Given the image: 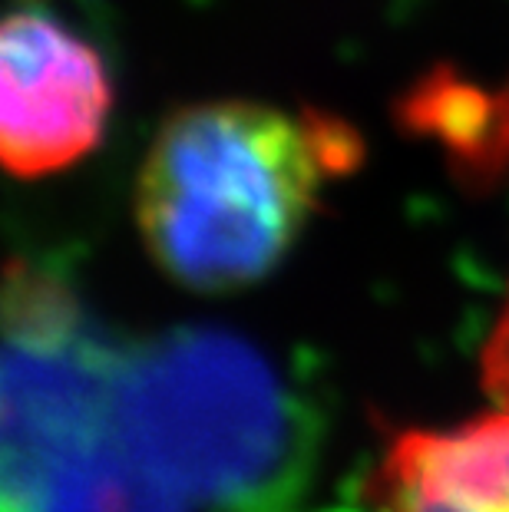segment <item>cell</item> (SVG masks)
<instances>
[{
	"label": "cell",
	"mask_w": 509,
	"mask_h": 512,
	"mask_svg": "<svg viewBox=\"0 0 509 512\" xmlns=\"http://www.w3.org/2000/svg\"><path fill=\"white\" fill-rule=\"evenodd\" d=\"M357 159L354 129L324 113L245 100L186 106L162 123L139 169V235L182 288H248L285 261L324 185Z\"/></svg>",
	"instance_id": "1"
},
{
	"label": "cell",
	"mask_w": 509,
	"mask_h": 512,
	"mask_svg": "<svg viewBox=\"0 0 509 512\" xmlns=\"http://www.w3.org/2000/svg\"><path fill=\"white\" fill-rule=\"evenodd\" d=\"M116 430L179 499L235 512L288 503L314 450V417L291 380L258 344L215 324L123 351Z\"/></svg>",
	"instance_id": "2"
},
{
	"label": "cell",
	"mask_w": 509,
	"mask_h": 512,
	"mask_svg": "<svg viewBox=\"0 0 509 512\" xmlns=\"http://www.w3.org/2000/svg\"><path fill=\"white\" fill-rule=\"evenodd\" d=\"M123 351L53 271L10 261L4 291V512L116 433Z\"/></svg>",
	"instance_id": "3"
},
{
	"label": "cell",
	"mask_w": 509,
	"mask_h": 512,
	"mask_svg": "<svg viewBox=\"0 0 509 512\" xmlns=\"http://www.w3.org/2000/svg\"><path fill=\"white\" fill-rule=\"evenodd\" d=\"M110 103V76L90 43L37 4L10 10L0 37V152L14 176H47L93 152Z\"/></svg>",
	"instance_id": "4"
},
{
	"label": "cell",
	"mask_w": 509,
	"mask_h": 512,
	"mask_svg": "<svg viewBox=\"0 0 509 512\" xmlns=\"http://www.w3.org/2000/svg\"><path fill=\"white\" fill-rule=\"evenodd\" d=\"M374 512H509V407L404 433L371 483Z\"/></svg>",
	"instance_id": "5"
},
{
	"label": "cell",
	"mask_w": 509,
	"mask_h": 512,
	"mask_svg": "<svg viewBox=\"0 0 509 512\" xmlns=\"http://www.w3.org/2000/svg\"><path fill=\"white\" fill-rule=\"evenodd\" d=\"M179 503L182 499L129 453L116 430L60 470L20 512H182Z\"/></svg>",
	"instance_id": "6"
},
{
	"label": "cell",
	"mask_w": 509,
	"mask_h": 512,
	"mask_svg": "<svg viewBox=\"0 0 509 512\" xmlns=\"http://www.w3.org/2000/svg\"><path fill=\"white\" fill-rule=\"evenodd\" d=\"M483 384L500 407H509V298L483 351Z\"/></svg>",
	"instance_id": "7"
}]
</instances>
